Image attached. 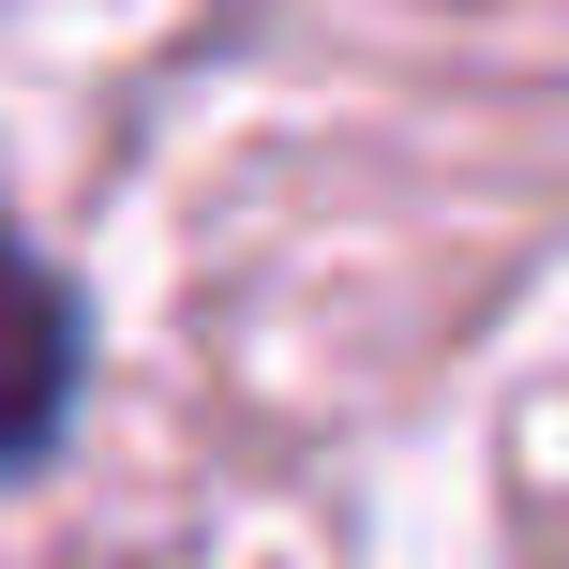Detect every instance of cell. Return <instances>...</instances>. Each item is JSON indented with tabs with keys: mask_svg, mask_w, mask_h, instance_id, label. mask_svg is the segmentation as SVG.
Wrapping results in <instances>:
<instances>
[{
	"mask_svg": "<svg viewBox=\"0 0 569 569\" xmlns=\"http://www.w3.org/2000/svg\"><path fill=\"white\" fill-rule=\"evenodd\" d=\"M60 405H76V300H60V270L30 256L16 226H0V465L46 450Z\"/></svg>",
	"mask_w": 569,
	"mask_h": 569,
	"instance_id": "1",
	"label": "cell"
}]
</instances>
